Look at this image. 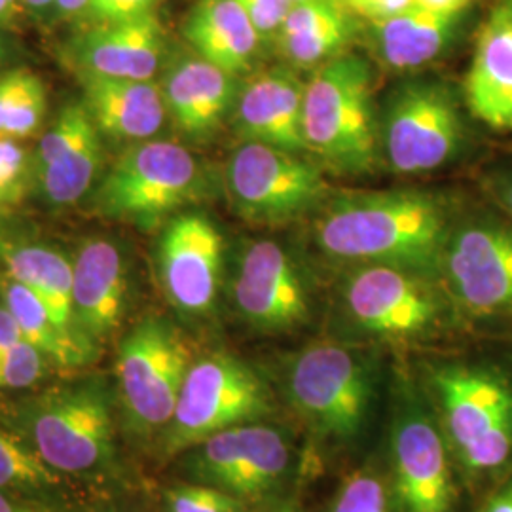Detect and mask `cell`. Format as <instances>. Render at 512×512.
<instances>
[{"label": "cell", "instance_id": "1", "mask_svg": "<svg viewBox=\"0 0 512 512\" xmlns=\"http://www.w3.org/2000/svg\"><path fill=\"white\" fill-rule=\"evenodd\" d=\"M448 207L420 192H387L332 203L315 236L327 255L397 268H435L452 232Z\"/></svg>", "mask_w": 512, "mask_h": 512}, {"label": "cell", "instance_id": "2", "mask_svg": "<svg viewBox=\"0 0 512 512\" xmlns=\"http://www.w3.org/2000/svg\"><path fill=\"white\" fill-rule=\"evenodd\" d=\"M306 148L340 171H365L376 160L372 73L357 55H336L304 86Z\"/></svg>", "mask_w": 512, "mask_h": 512}, {"label": "cell", "instance_id": "3", "mask_svg": "<svg viewBox=\"0 0 512 512\" xmlns=\"http://www.w3.org/2000/svg\"><path fill=\"white\" fill-rule=\"evenodd\" d=\"M444 429L463 471L501 473L512 465V380L484 365H452L435 374Z\"/></svg>", "mask_w": 512, "mask_h": 512}, {"label": "cell", "instance_id": "4", "mask_svg": "<svg viewBox=\"0 0 512 512\" xmlns=\"http://www.w3.org/2000/svg\"><path fill=\"white\" fill-rule=\"evenodd\" d=\"M21 433L57 473H92L114 454L107 389L97 382L61 385L21 408Z\"/></svg>", "mask_w": 512, "mask_h": 512}, {"label": "cell", "instance_id": "5", "mask_svg": "<svg viewBox=\"0 0 512 512\" xmlns=\"http://www.w3.org/2000/svg\"><path fill=\"white\" fill-rule=\"evenodd\" d=\"M203 190L196 156L171 141L128 148L97 186L93 205L110 219L152 224L194 202Z\"/></svg>", "mask_w": 512, "mask_h": 512}, {"label": "cell", "instance_id": "6", "mask_svg": "<svg viewBox=\"0 0 512 512\" xmlns=\"http://www.w3.org/2000/svg\"><path fill=\"white\" fill-rule=\"evenodd\" d=\"M270 410L266 385L236 357L215 353L194 361L173 418L165 427L164 452L177 454Z\"/></svg>", "mask_w": 512, "mask_h": 512}, {"label": "cell", "instance_id": "7", "mask_svg": "<svg viewBox=\"0 0 512 512\" xmlns=\"http://www.w3.org/2000/svg\"><path fill=\"white\" fill-rule=\"evenodd\" d=\"M192 363L188 342L165 319L147 317L129 330L118 351L116 378L133 431L169 425Z\"/></svg>", "mask_w": 512, "mask_h": 512}, {"label": "cell", "instance_id": "8", "mask_svg": "<svg viewBox=\"0 0 512 512\" xmlns=\"http://www.w3.org/2000/svg\"><path fill=\"white\" fill-rule=\"evenodd\" d=\"M440 268L459 310L476 321L512 317V222L473 215L454 224Z\"/></svg>", "mask_w": 512, "mask_h": 512}, {"label": "cell", "instance_id": "9", "mask_svg": "<svg viewBox=\"0 0 512 512\" xmlns=\"http://www.w3.org/2000/svg\"><path fill=\"white\" fill-rule=\"evenodd\" d=\"M226 181L239 215L258 224L293 220L327 188L319 167L296 152L251 141L232 154Z\"/></svg>", "mask_w": 512, "mask_h": 512}, {"label": "cell", "instance_id": "10", "mask_svg": "<svg viewBox=\"0 0 512 512\" xmlns=\"http://www.w3.org/2000/svg\"><path fill=\"white\" fill-rule=\"evenodd\" d=\"M465 141L456 93L442 82H414L393 99L385 118V152L399 173L448 164Z\"/></svg>", "mask_w": 512, "mask_h": 512}, {"label": "cell", "instance_id": "11", "mask_svg": "<svg viewBox=\"0 0 512 512\" xmlns=\"http://www.w3.org/2000/svg\"><path fill=\"white\" fill-rule=\"evenodd\" d=\"M289 391L300 414L321 433L355 437L365 421L370 387L359 359L338 346H313L298 355Z\"/></svg>", "mask_w": 512, "mask_h": 512}, {"label": "cell", "instance_id": "12", "mask_svg": "<svg viewBox=\"0 0 512 512\" xmlns=\"http://www.w3.org/2000/svg\"><path fill=\"white\" fill-rule=\"evenodd\" d=\"M283 435L266 425H236L203 440L192 458V471L203 484L236 497L272 492L289 467Z\"/></svg>", "mask_w": 512, "mask_h": 512}, {"label": "cell", "instance_id": "13", "mask_svg": "<svg viewBox=\"0 0 512 512\" xmlns=\"http://www.w3.org/2000/svg\"><path fill=\"white\" fill-rule=\"evenodd\" d=\"M351 317L374 334L404 338L429 329L439 317L437 296L403 268L372 264L349 277Z\"/></svg>", "mask_w": 512, "mask_h": 512}, {"label": "cell", "instance_id": "14", "mask_svg": "<svg viewBox=\"0 0 512 512\" xmlns=\"http://www.w3.org/2000/svg\"><path fill=\"white\" fill-rule=\"evenodd\" d=\"M160 277L175 308L211 310L219 291L222 236L202 213H184L169 222L160 241Z\"/></svg>", "mask_w": 512, "mask_h": 512}, {"label": "cell", "instance_id": "15", "mask_svg": "<svg viewBox=\"0 0 512 512\" xmlns=\"http://www.w3.org/2000/svg\"><path fill=\"white\" fill-rule=\"evenodd\" d=\"M103 158L99 129L82 103L57 114L35 154V175L44 198L55 207L80 202L92 188Z\"/></svg>", "mask_w": 512, "mask_h": 512}, {"label": "cell", "instance_id": "16", "mask_svg": "<svg viewBox=\"0 0 512 512\" xmlns=\"http://www.w3.org/2000/svg\"><path fill=\"white\" fill-rule=\"evenodd\" d=\"M463 103L486 128L512 131V0H492L480 19Z\"/></svg>", "mask_w": 512, "mask_h": 512}, {"label": "cell", "instance_id": "17", "mask_svg": "<svg viewBox=\"0 0 512 512\" xmlns=\"http://www.w3.org/2000/svg\"><path fill=\"white\" fill-rule=\"evenodd\" d=\"M234 298L239 311L260 329H293L308 317L300 274L274 241H256L243 253Z\"/></svg>", "mask_w": 512, "mask_h": 512}, {"label": "cell", "instance_id": "18", "mask_svg": "<svg viewBox=\"0 0 512 512\" xmlns=\"http://www.w3.org/2000/svg\"><path fill=\"white\" fill-rule=\"evenodd\" d=\"M397 492L406 512H452L454 478L444 439L433 421L406 416L393 437Z\"/></svg>", "mask_w": 512, "mask_h": 512}, {"label": "cell", "instance_id": "19", "mask_svg": "<svg viewBox=\"0 0 512 512\" xmlns=\"http://www.w3.org/2000/svg\"><path fill=\"white\" fill-rule=\"evenodd\" d=\"M69 55L80 74L152 80L164 55V31L156 14L95 23L74 38Z\"/></svg>", "mask_w": 512, "mask_h": 512}, {"label": "cell", "instance_id": "20", "mask_svg": "<svg viewBox=\"0 0 512 512\" xmlns=\"http://www.w3.org/2000/svg\"><path fill=\"white\" fill-rule=\"evenodd\" d=\"M76 325L92 342L107 340L126 313L128 272L122 251L103 238L86 239L73 260Z\"/></svg>", "mask_w": 512, "mask_h": 512}, {"label": "cell", "instance_id": "21", "mask_svg": "<svg viewBox=\"0 0 512 512\" xmlns=\"http://www.w3.org/2000/svg\"><path fill=\"white\" fill-rule=\"evenodd\" d=\"M304 86L287 69L256 74L239 93L236 107L239 135L245 141L289 152L308 150L302 131Z\"/></svg>", "mask_w": 512, "mask_h": 512}, {"label": "cell", "instance_id": "22", "mask_svg": "<svg viewBox=\"0 0 512 512\" xmlns=\"http://www.w3.org/2000/svg\"><path fill=\"white\" fill-rule=\"evenodd\" d=\"M84 105L99 133L120 141H148L164 126L165 99L154 80L80 74Z\"/></svg>", "mask_w": 512, "mask_h": 512}, {"label": "cell", "instance_id": "23", "mask_svg": "<svg viewBox=\"0 0 512 512\" xmlns=\"http://www.w3.org/2000/svg\"><path fill=\"white\" fill-rule=\"evenodd\" d=\"M234 78L202 57L179 61L162 84L167 114L192 139L211 135L234 101Z\"/></svg>", "mask_w": 512, "mask_h": 512}, {"label": "cell", "instance_id": "24", "mask_svg": "<svg viewBox=\"0 0 512 512\" xmlns=\"http://www.w3.org/2000/svg\"><path fill=\"white\" fill-rule=\"evenodd\" d=\"M184 35L202 59L234 76L249 71L262 40L236 0H200Z\"/></svg>", "mask_w": 512, "mask_h": 512}, {"label": "cell", "instance_id": "25", "mask_svg": "<svg viewBox=\"0 0 512 512\" xmlns=\"http://www.w3.org/2000/svg\"><path fill=\"white\" fill-rule=\"evenodd\" d=\"M0 256L6 277L25 285L35 294L63 329L88 338L76 325L73 262L67 256L48 245L35 243H4L0 247Z\"/></svg>", "mask_w": 512, "mask_h": 512}, {"label": "cell", "instance_id": "26", "mask_svg": "<svg viewBox=\"0 0 512 512\" xmlns=\"http://www.w3.org/2000/svg\"><path fill=\"white\" fill-rule=\"evenodd\" d=\"M461 18L412 6L393 18L374 21L372 37L389 67L418 69L446 50Z\"/></svg>", "mask_w": 512, "mask_h": 512}, {"label": "cell", "instance_id": "27", "mask_svg": "<svg viewBox=\"0 0 512 512\" xmlns=\"http://www.w3.org/2000/svg\"><path fill=\"white\" fill-rule=\"evenodd\" d=\"M353 37V21L340 2L293 4L279 31V46L294 67L323 65Z\"/></svg>", "mask_w": 512, "mask_h": 512}, {"label": "cell", "instance_id": "28", "mask_svg": "<svg viewBox=\"0 0 512 512\" xmlns=\"http://www.w3.org/2000/svg\"><path fill=\"white\" fill-rule=\"evenodd\" d=\"M2 300L14 315L23 340L35 346L50 363L61 368H80L93 363L97 344L63 329L25 285L6 277Z\"/></svg>", "mask_w": 512, "mask_h": 512}, {"label": "cell", "instance_id": "29", "mask_svg": "<svg viewBox=\"0 0 512 512\" xmlns=\"http://www.w3.org/2000/svg\"><path fill=\"white\" fill-rule=\"evenodd\" d=\"M48 112L44 82L27 69L0 74V135L27 139L35 135Z\"/></svg>", "mask_w": 512, "mask_h": 512}, {"label": "cell", "instance_id": "30", "mask_svg": "<svg viewBox=\"0 0 512 512\" xmlns=\"http://www.w3.org/2000/svg\"><path fill=\"white\" fill-rule=\"evenodd\" d=\"M61 482V473L50 467L23 433L0 425V490L46 492Z\"/></svg>", "mask_w": 512, "mask_h": 512}, {"label": "cell", "instance_id": "31", "mask_svg": "<svg viewBox=\"0 0 512 512\" xmlns=\"http://www.w3.org/2000/svg\"><path fill=\"white\" fill-rule=\"evenodd\" d=\"M35 173V158L19 145V139L0 135V205L12 207L23 202L31 175Z\"/></svg>", "mask_w": 512, "mask_h": 512}, {"label": "cell", "instance_id": "32", "mask_svg": "<svg viewBox=\"0 0 512 512\" xmlns=\"http://www.w3.org/2000/svg\"><path fill=\"white\" fill-rule=\"evenodd\" d=\"M50 361L29 342L0 349V389H25L48 374Z\"/></svg>", "mask_w": 512, "mask_h": 512}, {"label": "cell", "instance_id": "33", "mask_svg": "<svg viewBox=\"0 0 512 512\" xmlns=\"http://www.w3.org/2000/svg\"><path fill=\"white\" fill-rule=\"evenodd\" d=\"M169 512H245V503L209 484L179 486L167 492Z\"/></svg>", "mask_w": 512, "mask_h": 512}, {"label": "cell", "instance_id": "34", "mask_svg": "<svg viewBox=\"0 0 512 512\" xmlns=\"http://www.w3.org/2000/svg\"><path fill=\"white\" fill-rule=\"evenodd\" d=\"M330 512H387L384 484L368 471L349 476Z\"/></svg>", "mask_w": 512, "mask_h": 512}, {"label": "cell", "instance_id": "35", "mask_svg": "<svg viewBox=\"0 0 512 512\" xmlns=\"http://www.w3.org/2000/svg\"><path fill=\"white\" fill-rule=\"evenodd\" d=\"M255 25L260 38L279 35L281 25L291 10V0H236Z\"/></svg>", "mask_w": 512, "mask_h": 512}, {"label": "cell", "instance_id": "36", "mask_svg": "<svg viewBox=\"0 0 512 512\" xmlns=\"http://www.w3.org/2000/svg\"><path fill=\"white\" fill-rule=\"evenodd\" d=\"M160 0H92L86 14L93 23H116L152 14Z\"/></svg>", "mask_w": 512, "mask_h": 512}, {"label": "cell", "instance_id": "37", "mask_svg": "<svg viewBox=\"0 0 512 512\" xmlns=\"http://www.w3.org/2000/svg\"><path fill=\"white\" fill-rule=\"evenodd\" d=\"M340 4L370 23L393 18L412 8V0H340Z\"/></svg>", "mask_w": 512, "mask_h": 512}, {"label": "cell", "instance_id": "38", "mask_svg": "<svg viewBox=\"0 0 512 512\" xmlns=\"http://www.w3.org/2000/svg\"><path fill=\"white\" fill-rule=\"evenodd\" d=\"M486 190L499 207L501 215H505L512 222V167L497 169L492 175H488Z\"/></svg>", "mask_w": 512, "mask_h": 512}, {"label": "cell", "instance_id": "39", "mask_svg": "<svg viewBox=\"0 0 512 512\" xmlns=\"http://www.w3.org/2000/svg\"><path fill=\"white\" fill-rule=\"evenodd\" d=\"M18 494L19 492L0 490V512H55L52 507L37 499H27Z\"/></svg>", "mask_w": 512, "mask_h": 512}, {"label": "cell", "instance_id": "40", "mask_svg": "<svg viewBox=\"0 0 512 512\" xmlns=\"http://www.w3.org/2000/svg\"><path fill=\"white\" fill-rule=\"evenodd\" d=\"M476 0H412L414 8L431 10L448 16H463Z\"/></svg>", "mask_w": 512, "mask_h": 512}, {"label": "cell", "instance_id": "41", "mask_svg": "<svg viewBox=\"0 0 512 512\" xmlns=\"http://www.w3.org/2000/svg\"><path fill=\"white\" fill-rule=\"evenodd\" d=\"M478 512H512V476H509Z\"/></svg>", "mask_w": 512, "mask_h": 512}, {"label": "cell", "instance_id": "42", "mask_svg": "<svg viewBox=\"0 0 512 512\" xmlns=\"http://www.w3.org/2000/svg\"><path fill=\"white\" fill-rule=\"evenodd\" d=\"M19 342H23V336L18 323L10 310L2 304L0 306V349L16 346Z\"/></svg>", "mask_w": 512, "mask_h": 512}, {"label": "cell", "instance_id": "43", "mask_svg": "<svg viewBox=\"0 0 512 512\" xmlns=\"http://www.w3.org/2000/svg\"><path fill=\"white\" fill-rule=\"evenodd\" d=\"M92 0H55L54 12L55 18L69 19L76 16H84Z\"/></svg>", "mask_w": 512, "mask_h": 512}, {"label": "cell", "instance_id": "44", "mask_svg": "<svg viewBox=\"0 0 512 512\" xmlns=\"http://www.w3.org/2000/svg\"><path fill=\"white\" fill-rule=\"evenodd\" d=\"M23 10L21 0H0V25H12Z\"/></svg>", "mask_w": 512, "mask_h": 512}, {"label": "cell", "instance_id": "45", "mask_svg": "<svg viewBox=\"0 0 512 512\" xmlns=\"http://www.w3.org/2000/svg\"><path fill=\"white\" fill-rule=\"evenodd\" d=\"M23 8L31 10L33 14H44V12H52L55 0H21Z\"/></svg>", "mask_w": 512, "mask_h": 512}, {"label": "cell", "instance_id": "46", "mask_svg": "<svg viewBox=\"0 0 512 512\" xmlns=\"http://www.w3.org/2000/svg\"><path fill=\"white\" fill-rule=\"evenodd\" d=\"M6 222H8V213H6V207L0 205V247L6 243L4 241V230H6Z\"/></svg>", "mask_w": 512, "mask_h": 512}, {"label": "cell", "instance_id": "47", "mask_svg": "<svg viewBox=\"0 0 512 512\" xmlns=\"http://www.w3.org/2000/svg\"><path fill=\"white\" fill-rule=\"evenodd\" d=\"M300 2H319V0H291V4H300ZM327 2H340V0H327Z\"/></svg>", "mask_w": 512, "mask_h": 512}, {"label": "cell", "instance_id": "48", "mask_svg": "<svg viewBox=\"0 0 512 512\" xmlns=\"http://www.w3.org/2000/svg\"><path fill=\"white\" fill-rule=\"evenodd\" d=\"M4 57H6V50H4V44H2V40H0V65H2Z\"/></svg>", "mask_w": 512, "mask_h": 512}, {"label": "cell", "instance_id": "49", "mask_svg": "<svg viewBox=\"0 0 512 512\" xmlns=\"http://www.w3.org/2000/svg\"><path fill=\"white\" fill-rule=\"evenodd\" d=\"M274 512H291V511H274Z\"/></svg>", "mask_w": 512, "mask_h": 512}]
</instances>
